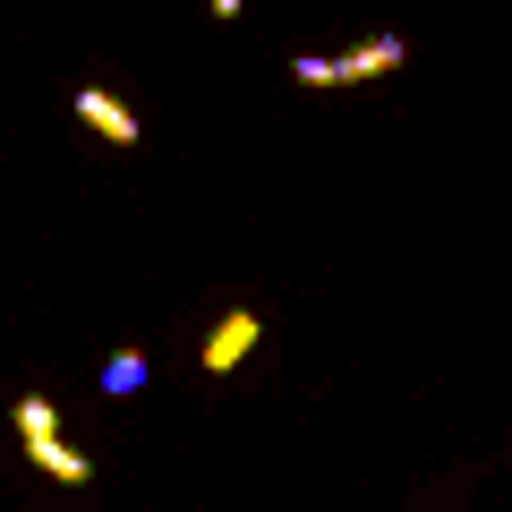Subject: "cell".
Returning <instances> with one entry per match:
<instances>
[{"instance_id": "277c9868", "label": "cell", "mask_w": 512, "mask_h": 512, "mask_svg": "<svg viewBox=\"0 0 512 512\" xmlns=\"http://www.w3.org/2000/svg\"><path fill=\"white\" fill-rule=\"evenodd\" d=\"M26 461H35L52 487H94V461L77 453V444H60V436H43V444H26Z\"/></svg>"}, {"instance_id": "5b68a950", "label": "cell", "mask_w": 512, "mask_h": 512, "mask_svg": "<svg viewBox=\"0 0 512 512\" xmlns=\"http://www.w3.org/2000/svg\"><path fill=\"white\" fill-rule=\"evenodd\" d=\"M94 384H103V402H128V393H146V384H154V359H146V350H111Z\"/></svg>"}, {"instance_id": "6da1fadb", "label": "cell", "mask_w": 512, "mask_h": 512, "mask_svg": "<svg viewBox=\"0 0 512 512\" xmlns=\"http://www.w3.org/2000/svg\"><path fill=\"white\" fill-rule=\"evenodd\" d=\"M69 111L94 128V137H103V146H120V154H128V146H146V120H137V111H128L111 86H77V94H69Z\"/></svg>"}, {"instance_id": "7a4b0ae2", "label": "cell", "mask_w": 512, "mask_h": 512, "mask_svg": "<svg viewBox=\"0 0 512 512\" xmlns=\"http://www.w3.org/2000/svg\"><path fill=\"white\" fill-rule=\"evenodd\" d=\"M410 60V43L384 26V35H367V43H350V52H333V86H367V77H393Z\"/></svg>"}, {"instance_id": "8992f818", "label": "cell", "mask_w": 512, "mask_h": 512, "mask_svg": "<svg viewBox=\"0 0 512 512\" xmlns=\"http://www.w3.org/2000/svg\"><path fill=\"white\" fill-rule=\"evenodd\" d=\"M9 427H18V444L60 436V402H43V393H18V402H9Z\"/></svg>"}, {"instance_id": "52a82bcc", "label": "cell", "mask_w": 512, "mask_h": 512, "mask_svg": "<svg viewBox=\"0 0 512 512\" xmlns=\"http://www.w3.org/2000/svg\"><path fill=\"white\" fill-rule=\"evenodd\" d=\"M239 9H248V0H205V18H239Z\"/></svg>"}, {"instance_id": "3957f363", "label": "cell", "mask_w": 512, "mask_h": 512, "mask_svg": "<svg viewBox=\"0 0 512 512\" xmlns=\"http://www.w3.org/2000/svg\"><path fill=\"white\" fill-rule=\"evenodd\" d=\"M256 333H265V325H256V308H222V325L205 333L197 367H205V376H231V367H239V359L256 350Z\"/></svg>"}]
</instances>
